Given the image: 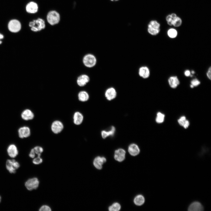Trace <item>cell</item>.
<instances>
[{
	"instance_id": "cell-1",
	"label": "cell",
	"mask_w": 211,
	"mask_h": 211,
	"mask_svg": "<svg viewBox=\"0 0 211 211\" xmlns=\"http://www.w3.org/2000/svg\"><path fill=\"white\" fill-rule=\"evenodd\" d=\"M28 25L30 30L34 32L40 31L44 29L45 26V21L40 18L30 21Z\"/></svg>"
},
{
	"instance_id": "cell-7",
	"label": "cell",
	"mask_w": 211,
	"mask_h": 211,
	"mask_svg": "<svg viewBox=\"0 0 211 211\" xmlns=\"http://www.w3.org/2000/svg\"><path fill=\"white\" fill-rule=\"evenodd\" d=\"M89 76L86 74H82L79 75L76 78V83L80 87L85 86L90 81Z\"/></svg>"
},
{
	"instance_id": "cell-4",
	"label": "cell",
	"mask_w": 211,
	"mask_h": 211,
	"mask_svg": "<svg viewBox=\"0 0 211 211\" xmlns=\"http://www.w3.org/2000/svg\"><path fill=\"white\" fill-rule=\"evenodd\" d=\"M21 24L20 22L16 19L10 20L8 24L7 27L8 30L12 33L18 32L21 29Z\"/></svg>"
},
{
	"instance_id": "cell-38",
	"label": "cell",
	"mask_w": 211,
	"mask_h": 211,
	"mask_svg": "<svg viewBox=\"0 0 211 211\" xmlns=\"http://www.w3.org/2000/svg\"><path fill=\"white\" fill-rule=\"evenodd\" d=\"M4 38V35L0 33V45H1L2 43V40Z\"/></svg>"
},
{
	"instance_id": "cell-15",
	"label": "cell",
	"mask_w": 211,
	"mask_h": 211,
	"mask_svg": "<svg viewBox=\"0 0 211 211\" xmlns=\"http://www.w3.org/2000/svg\"><path fill=\"white\" fill-rule=\"evenodd\" d=\"M7 152L9 156L12 158L16 157L18 153L16 146L13 144L9 145L7 149Z\"/></svg>"
},
{
	"instance_id": "cell-5",
	"label": "cell",
	"mask_w": 211,
	"mask_h": 211,
	"mask_svg": "<svg viewBox=\"0 0 211 211\" xmlns=\"http://www.w3.org/2000/svg\"><path fill=\"white\" fill-rule=\"evenodd\" d=\"M47 18L48 22L50 24L54 25L59 22L60 19V15L57 11H52L48 13Z\"/></svg>"
},
{
	"instance_id": "cell-6",
	"label": "cell",
	"mask_w": 211,
	"mask_h": 211,
	"mask_svg": "<svg viewBox=\"0 0 211 211\" xmlns=\"http://www.w3.org/2000/svg\"><path fill=\"white\" fill-rule=\"evenodd\" d=\"M20 166V165L19 162L15 159H8L6 161V168L10 173H15L16 170Z\"/></svg>"
},
{
	"instance_id": "cell-29",
	"label": "cell",
	"mask_w": 211,
	"mask_h": 211,
	"mask_svg": "<svg viewBox=\"0 0 211 211\" xmlns=\"http://www.w3.org/2000/svg\"><path fill=\"white\" fill-rule=\"evenodd\" d=\"M182 23V20L181 18L177 16L173 19V25L176 27L180 26Z\"/></svg>"
},
{
	"instance_id": "cell-37",
	"label": "cell",
	"mask_w": 211,
	"mask_h": 211,
	"mask_svg": "<svg viewBox=\"0 0 211 211\" xmlns=\"http://www.w3.org/2000/svg\"><path fill=\"white\" fill-rule=\"evenodd\" d=\"M184 74L186 77L190 76L191 75L190 71L188 70H186L184 72Z\"/></svg>"
},
{
	"instance_id": "cell-42",
	"label": "cell",
	"mask_w": 211,
	"mask_h": 211,
	"mask_svg": "<svg viewBox=\"0 0 211 211\" xmlns=\"http://www.w3.org/2000/svg\"><path fill=\"white\" fill-rule=\"evenodd\" d=\"M111 0L113 1H117L118 0Z\"/></svg>"
},
{
	"instance_id": "cell-40",
	"label": "cell",
	"mask_w": 211,
	"mask_h": 211,
	"mask_svg": "<svg viewBox=\"0 0 211 211\" xmlns=\"http://www.w3.org/2000/svg\"><path fill=\"white\" fill-rule=\"evenodd\" d=\"M190 87L191 88H193L194 87L191 84L190 85Z\"/></svg>"
},
{
	"instance_id": "cell-16",
	"label": "cell",
	"mask_w": 211,
	"mask_h": 211,
	"mask_svg": "<svg viewBox=\"0 0 211 211\" xmlns=\"http://www.w3.org/2000/svg\"><path fill=\"white\" fill-rule=\"evenodd\" d=\"M106 161V159L105 157L98 156L94 159L93 164L96 169H101L102 168L103 164Z\"/></svg>"
},
{
	"instance_id": "cell-13",
	"label": "cell",
	"mask_w": 211,
	"mask_h": 211,
	"mask_svg": "<svg viewBox=\"0 0 211 211\" xmlns=\"http://www.w3.org/2000/svg\"><path fill=\"white\" fill-rule=\"evenodd\" d=\"M18 132L19 136L21 138L27 137L30 135V129L27 126L21 127L18 129Z\"/></svg>"
},
{
	"instance_id": "cell-18",
	"label": "cell",
	"mask_w": 211,
	"mask_h": 211,
	"mask_svg": "<svg viewBox=\"0 0 211 211\" xmlns=\"http://www.w3.org/2000/svg\"><path fill=\"white\" fill-rule=\"evenodd\" d=\"M204 208L201 204L198 202H194L192 203L188 208L189 211H201Z\"/></svg>"
},
{
	"instance_id": "cell-8",
	"label": "cell",
	"mask_w": 211,
	"mask_h": 211,
	"mask_svg": "<svg viewBox=\"0 0 211 211\" xmlns=\"http://www.w3.org/2000/svg\"><path fill=\"white\" fill-rule=\"evenodd\" d=\"M39 182L36 178L29 179L25 183V185L26 188L29 190L36 189L38 187Z\"/></svg>"
},
{
	"instance_id": "cell-22",
	"label": "cell",
	"mask_w": 211,
	"mask_h": 211,
	"mask_svg": "<svg viewBox=\"0 0 211 211\" xmlns=\"http://www.w3.org/2000/svg\"><path fill=\"white\" fill-rule=\"evenodd\" d=\"M78 97L79 101L85 102L89 100V96L87 92L85 91H81L78 93Z\"/></svg>"
},
{
	"instance_id": "cell-19",
	"label": "cell",
	"mask_w": 211,
	"mask_h": 211,
	"mask_svg": "<svg viewBox=\"0 0 211 211\" xmlns=\"http://www.w3.org/2000/svg\"><path fill=\"white\" fill-rule=\"evenodd\" d=\"M22 118L25 120L33 119L34 117V114L31 110L26 109L24 110L21 114Z\"/></svg>"
},
{
	"instance_id": "cell-36",
	"label": "cell",
	"mask_w": 211,
	"mask_h": 211,
	"mask_svg": "<svg viewBox=\"0 0 211 211\" xmlns=\"http://www.w3.org/2000/svg\"><path fill=\"white\" fill-rule=\"evenodd\" d=\"M35 154L34 152L33 149H32L30 152L29 154V157L31 158H33L35 156Z\"/></svg>"
},
{
	"instance_id": "cell-2",
	"label": "cell",
	"mask_w": 211,
	"mask_h": 211,
	"mask_svg": "<svg viewBox=\"0 0 211 211\" xmlns=\"http://www.w3.org/2000/svg\"><path fill=\"white\" fill-rule=\"evenodd\" d=\"M82 61L85 67L88 68H92L96 65L97 60L94 55L91 53H88L83 57Z\"/></svg>"
},
{
	"instance_id": "cell-10",
	"label": "cell",
	"mask_w": 211,
	"mask_h": 211,
	"mask_svg": "<svg viewBox=\"0 0 211 211\" xmlns=\"http://www.w3.org/2000/svg\"><path fill=\"white\" fill-rule=\"evenodd\" d=\"M38 6L37 4L33 1L28 2L25 6V10L28 13L34 14L38 11Z\"/></svg>"
},
{
	"instance_id": "cell-24",
	"label": "cell",
	"mask_w": 211,
	"mask_h": 211,
	"mask_svg": "<svg viewBox=\"0 0 211 211\" xmlns=\"http://www.w3.org/2000/svg\"><path fill=\"white\" fill-rule=\"evenodd\" d=\"M178 122L181 126L183 127L185 129L188 128L190 125L189 121L186 119L185 116L181 117L178 120Z\"/></svg>"
},
{
	"instance_id": "cell-25",
	"label": "cell",
	"mask_w": 211,
	"mask_h": 211,
	"mask_svg": "<svg viewBox=\"0 0 211 211\" xmlns=\"http://www.w3.org/2000/svg\"><path fill=\"white\" fill-rule=\"evenodd\" d=\"M134 201L135 205L140 206L144 204L145 201V199L143 195H139L135 198Z\"/></svg>"
},
{
	"instance_id": "cell-12",
	"label": "cell",
	"mask_w": 211,
	"mask_h": 211,
	"mask_svg": "<svg viewBox=\"0 0 211 211\" xmlns=\"http://www.w3.org/2000/svg\"><path fill=\"white\" fill-rule=\"evenodd\" d=\"M105 95L106 98L108 100L111 101L116 97L117 92L114 88L111 87L106 89Z\"/></svg>"
},
{
	"instance_id": "cell-33",
	"label": "cell",
	"mask_w": 211,
	"mask_h": 211,
	"mask_svg": "<svg viewBox=\"0 0 211 211\" xmlns=\"http://www.w3.org/2000/svg\"><path fill=\"white\" fill-rule=\"evenodd\" d=\"M42 161V159L40 157V156H38L34 159L33 161V163L35 164H39Z\"/></svg>"
},
{
	"instance_id": "cell-26",
	"label": "cell",
	"mask_w": 211,
	"mask_h": 211,
	"mask_svg": "<svg viewBox=\"0 0 211 211\" xmlns=\"http://www.w3.org/2000/svg\"><path fill=\"white\" fill-rule=\"evenodd\" d=\"M167 34L169 37L171 38H174L177 37L178 32L175 29L171 28L168 30Z\"/></svg>"
},
{
	"instance_id": "cell-27",
	"label": "cell",
	"mask_w": 211,
	"mask_h": 211,
	"mask_svg": "<svg viewBox=\"0 0 211 211\" xmlns=\"http://www.w3.org/2000/svg\"><path fill=\"white\" fill-rule=\"evenodd\" d=\"M164 114L160 112H158L157 114L156 118V121L158 123H162L164 121Z\"/></svg>"
},
{
	"instance_id": "cell-21",
	"label": "cell",
	"mask_w": 211,
	"mask_h": 211,
	"mask_svg": "<svg viewBox=\"0 0 211 211\" xmlns=\"http://www.w3.org/2000/svg\"><path fill=\"white\" fill-rule=\"evenodd\" d=\"M128 151L131 155L135 156L139 153L140 149L138 146L137 144L132 143L129 146L128 148Z\"/></svg>"
},
{
	"instance_id": "cell-39",
	"label": "cell",
	"mask_w": 211,
	"mask_h": 211,
	"mask_svg": "<svg viewBox=\"0 0 211 211\" xmlns=\"http://www.w3.org/2000/svg\"><path fill=\"white\" fill-rule=\"evenodd\" d=\"M191 72V73L192 74H194L195 73V71H194L193 70L191 72Z\"/></svg>"
},
{
	"instance_id": "cell-17",
	"label": "cell",
	"mask_w": 211,
	"mask_h": 211,
	"mask_svg": "<svg viewBox=\"0 0 211 211\" xmlns=\"http://www.w3.org/2000/svg\"><path fill=\"white\" fill-rule=\"evenodd\" d=\"M168 82L170 87L172 89L176 88L180 84V81L176 76H172L169 77Z\"/></svg>"
},
{
	"instance_id": "cell-20",
	"label": "cell",
	"mask_w": 211,
	"mask_h": 211,
	"mask_svg": "<svg viewBox=\"0 0 211 211\" xmlns=\"http://www.w3.org/2000/svg\"><path fill=\"white\" fill-rule=\"evenodd\" d=\"M73 122L76 125H80L82 122L84 117L81 113L78 111L75 112L73 117Z\"/></svg>"
},
{
	"instance_id": "cell-3",
	"label": "cell",
	"mask_w": 211,
	"mask_h": 211,
	"mask_svg": "<svg viewBox=\"0 0 211 211\" xmlns=\"http://www.w3.org/2000/svg\"><path fill=\"white\" fill-rule=\"evenodd\" d=\"M160 25L157 21H151L148 25L147 31L148 33L152 35H156L160 32Z\"/></svg>"
},
{
	"instance_id": "cell-11",
	"label": "cell",
	"mask_w": 211,
	"mask_h": 211,
	"mask_svg": "<svg viewBox=\"0 0 211 211\" xmlns=\"http://www.w3.org/2000/svg\"><path fill=\"white\" fill-rule=\"evenodd\" d=\"M126 152L123 149L120 148L116 150L115 152L114 157L115 160L121 162L125 159Z\"/></svg>"
},
{
	"instance_id": "cell-34",
	"label": "cell",
	"mask_w": 211,
	"mask_h": 211,
	"mask_svg": "<svg viewBox=\"0 0 211 211\" xmlns=\"http://www.w3.org/2000/svg\"><path fill=\"white\" fill-rule=\"evenodd\" d=\"M40 211H50L51 210L50 207L48 206L44 205L42 206L39 209Z\"/></svg>"
},
{
	"instance_id": "cell-30",
	"label": "cell",
	"mask_w": 211,
	"mask_h": 211,
	"mask_svg": "<svg viewBox=\"0 0 211 211\" xmlns=\"http://www.w3.org/2000/svg\"><path fill=\"white\" fill-rule=\"evenodd\" d=\"M35 154H37L38 156H40L41 154L43 151V148L39 146H37L33 148Z\"/></svg>"
},
{
	"instance_id": "cell-31",
	"label": "cell",
	"mask_w": 211,
	"mask_h": 211,
	"mask_svg": "<svg viewBox=\"0 0 211 211\" xmlns=\"http://www.w3.org/2000/svg\"><path fill=\"white\" fill-rule=\"evenodd\" d=\"M200 83V81L196 78L192 79L190 82V84L192 85L194 87L198 86Z\"/></svg>"
},
{
	"instance_id": "cell-28",
	"label": "cell",
	"mask_w": 211,
	"mask_h": 211,
	"mask_svg": "<svg viewBox=\"0 0 211 211\" xmlns=\"http://www.w3.org/2000/svg\"><path fill=\"white\" fill-rule=\"evenodd\" d=\"M120 208L121 206L120 204L118 203H115L110 206L109 207L108 209L110 211H118Z\"/></svg>"
},
{
	"instance_id": "cell-23",
	"label": "cell",
	"mask_w": 211,
	"mask_h": 211,
	"mask_svg": "<svg viewBox=\"0 0 211 211\" xmlns=\"http://www.w3.org/2000/svg\"><path fill=\"white\" fill-rule=\"evenodd\" d=\"M115 129L114 126H112L110 130L107 131L103 130L101 132V135L103 139H105L107 137L113 136L115 134Z\"/></svg>"
},
{
	"instance_id": "cell-9",
	"label": "cell",
	"mask_w": 211,
	"mask_h": 211,
	"mask_svg": "<svg viewBox=\"0 0 211 211\" xmlns=\"http://www.w3.org/2000/svg\"><path fill=\"white\" fill-rule=\"evenodd\" d=\"M64 128L62 123L58 120L53 121L51 125L52 131L55 134H57L60 133Z\"/></svg>"
},
{
	"instance_id": "cell-32",
	"label": "cell",
	"mask_w": 211,
	"mask_h": 211,
	"mask_svg": "<svg viewBox=\"0 0 211 211\" xmlns=\"http://www.w3.org/2000/svg\"><path fill=\"white\" fill-rule=\"evenodd\" d=\"M173 19L171 14H169L166 16V20L169 25L170 26L173 25Z\"/></svg>"
},
{
	"instance_id": "cell-14",
	"label": "cell",
	"mask_w": 211,
	"mask_h": 211,
	"mask_svg": "<svg viewBox=\"0 0 211 211\" xmlns=\"http://www.w3.org/2000/svg\"><path fill=\"white\" fill-rule=\"evenodd\" d=\"M138 74L140 77L144 79H146L150 76V71L148 67L143 66L139 68Z\"/></svg>"
},
{
	"instance_id": "cell-35",
	"label": "cell",
	"mask_w": 211,
	"mask_h": 211,
	"mask_svg": "<svg viewBox=\"0 0 211 211\" xmlns=\"http://www.w3.org/2000/svg\"><path fill=\"white\" fill-rule=\"evenodd\" d=\"M211 67H210L208 70L207 71V72L206 73V75L207 77L210 80H211Z\"/></svg>"
},
{
	"instance_id": "cell-41",
	"label": "cell",
	"mask_w": 211,
	"mask_h": 211,
	"mask_svg": "<svg viewBox=\"0 0 211 211\" xmlns=\"http://www.w3.org/2000/svg\"><path fill=\"white\" fill-rule=\"evenodd\" d=\"M1 196H0V203L1 201Z\"/></svg>"
}]
</instances>
